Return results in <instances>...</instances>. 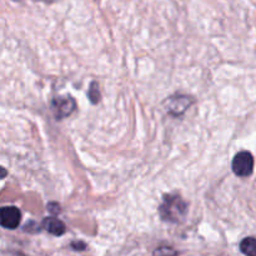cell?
<instances>
[{
	"label": "cell",
	"instance_id": "1",
	"mask_svg": "<svg viewBox=\"0 0 256 256\" xmlns=\"http://www.w3.org/2000/svg\"><path fill=\"white\" fill-rule=\"evenodd\" d=\"M186 204L180 196H166L160 206L159 212L166 222H178L186 214Z\"/></svg>",
	"mask_w": 256,
	"mask_h": 256
},
{
	"label": "cell",
	"instance_id": "2",
	"mask_svg": "<svg viewBox=\"0 0 256 256\" xmlns=\"http://www.w3.org/2000/svg\"><path fill=\"white\" fill-rule=\"evenodd\" d=\"M254 170V158L249 152H240L232 160V172L238 176H249Z\"/></svg>",
	"mask_w": 256,
	"mask_h": 256
},
{
	"label": "cell",
	"instance_id": "3",
	"mask_svg": "<svg viewBox=\"0 0 256 256\" xmlns=\"http://www.w3.org/2000/svg\"><path fill=\"white\" fill-rule=\"evenodd\" d=\"M22 214L15 206H5L0 212V222L5 229H16L20 224Z\"/></svg>",
	"mask_w": 256,
	"mask_h": 256
},
{
	"label": "cell",
	"instance_id": "4",
	"mask_svg": "<svg viewBox=\"0 0 256 256\" xmlns=\"http://www.w3.org/2000/svg\"><path fill=\"white\" fill-rule=\"evenodd\" d=\"M42 226L50 234L55 235V236H60L65 232V225L64 222H60L59 219H55V218H46L42 222Z\"/></svg>",
	"mask_w": 256,
	"mask_h": 256
},
{
	"label": "cell",
	"instance_id": "5",
	"mask_svg": "<svg viewBox=\"0 0 256 256\" xmlns=\"http://www.w3.org/2000/svg\"><path fill=\"white\" fill-rule=\"evenodd\" d=\"M54 106L60 116H65V115H69L74 109V100L72 98L70 99H58L54 102Z\"/></svg>",
	"mask_w": 256,
	"mask_h": 256
},
{
	"label": "cell",
	"instance_id": "6",
	"mask_svg": "<svg viewBox=\"0 0 256 256\" xmlns=\"http://www.w3.org/2000/svg\"><path fill=\"white\" fill-rule=\"evenodd\" d=\"M240 250L248 256H256V239L246 238L240 244Z\"/></svg>",
	"mask_w": 256,
	"mask_h": 256
},
{
	"label": "cell",
	"instance_id": "7",
	"mask_svg": "<svg viewBox=\"0 0 256 256\" xmlns=\"http://www.w3.org/2000/svg\"><path fill=\"white\" fill-rule=\"evenodd\" d=\"M155 256H175L176 255V252H174L172 249H170V248H160V249H158L156 252H155Z\"/></svg>",
	"mask_w": 256,
	"mask_h": 256
},
{
	"label": "cell",
	"instance_id": "8",
	"mask_svg": "<svg viewBox=\"0 0 256 256\" xmlns=\"http://www.w3.org/2000/svg\"><path fill=\"white\" fill-rule=\"evenodd\" d=\"M90 92H89V96L90 99H92V102H98V98H99V92H98V88H96V84H92V88H90Z\"/></svg>",
	"mask_w": 256,
	"mask_h": 256
},
{
	"label": "cell",
	"instance_id": "9",
	"mask_svg": "<svg viewBox=\"0 0 256 256\" xmlns=\"http://www.w3.org/2000/svg\"><path fill=\"white\" fill-rule=\"evenodd\" d=\"M72 249H75V250H84L85 249V244H84V242H74V244H72Z\"/></svg>",
	"mask_w": 256,
	"mask_h": 256
}]
</instances>
